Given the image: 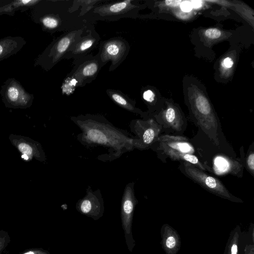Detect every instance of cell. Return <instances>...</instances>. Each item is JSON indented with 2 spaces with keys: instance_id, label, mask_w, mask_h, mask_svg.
Listing matches in <instances>:
<instances>
[{
  "instance_id": "6da1fadb",
  "label": "cell",
  "mask_w": 254,
  "mask_h": 254,
  "mask_svg": "<svg viewBox=\"0 0 254 254\" xmlns=\"http://www.w3.org/2000/svg\"><path fill=\"white\" fill-rule=\"evenodd\" d=\"M72 0H40L32 7V20L40 25L43 31L53 34L75 29H85L94 24L88 15L81 16L80 10L69 11Z\"/></svg>"
},
{
  "instance_id": "7a4b0ae2",
  "label": "cell",
  "mask_w": 254,
  "mask_h": 254,
  "mask_svg": "<svg viewBox=\"0 0 254 254\" xmlns=\"http://www.w3.org/2000/svg\"><path fill=\"white\" fill-rule=\"evenodd\" d=\"M85 29L70 30L63 32L62 35L54 39L35 59L34 66H39L46 71L51 70L62 60L64 59L66 54Z\"/></svg>"
},
{
  "instance_id": "3957f363",
  "label": "cell",
  "mask_w": 254,
  "mask_h": 254,
  "mask_svg": "<svg viewBox=\"0 0 254 254\" xmlns=\"http://www.w3.org/2000/svg\"><path fill=\"white\" fill-rule=\"evenodd\" d=\"M158 141L159 149L167 157L173 160L188 162L206 170L204 165L194 155V148L186 137L166 134L158 137Z\"/></svg>"
},
{
  "instance_id": "277c9868",
  "label": "cell",
  "mask_w": 254,
  "mask_h": 254,
  "mask_svg": "<svg viewBox=\"0 0 254 254\" xmlns=\"http://www.w3.org/2000/svg\"><path fill=\"white\" fill-rule=\"evenodd\" d=\"M140 8V5L135 0H110L95 6L88 15L94 23L99 20L115 21L124 18L138 17Z\"/></svg>"
},
{
  "instance_id": "5b68a950",
  "label": "cell",
  "mask_w": 254,
  "mask_h": 254,
  "mask_svg": "<svg viewBox=\"0 0 254 254\" xmlns=\"http://www.w3.org/2000/svg\"><path fill=\"white\" fill-rule=\"evenodd\" d=\"M179 169L187 177L208 191L232 202H243L242 199L232 195L219 180L207 174L195 166L182 162Z\"/></svg>"
},
{
  "instance_id": "8992f818",
  "label": "cell",
  "mask_w": 254,
  "mask_h": 254,
  "mask_svg": "<svg viewBox=\"0 0 254 254\" xmlns=\"http://www.w3.org/2000/svg\"><path fill=\"white\" fill-rule=\"evenodd\" d=\"M73 66L66 77L73 79L76 87H82L94 81L105 65L98 53L88 54L79 59L73 60Z\"/></svg>"
},
{
  "instance_id": "52a82bcc",
  "label": "cell",
  "mask_w": 254,
  "mask_h": 254,
  "mask_svg": "<svg viewBox=\"0 0 254 254\" xmlns=\"http://www.w3.org/2000/svg\"><path fill=\"white\" fill-rule=\"evenodd\" d=\"M130 49L129 44L125 39L116 36L102 41L98 53L104 65L111 62L109 70L113 71L125 60Z\"/></svg>"
},
{
  "instance_id": "ba28073f",
  "label": "cell",
  "mask_w": 254,
  "mask_h": 254,
  "mask_svg": "<svg viewBox=\"0 0 254 254\" xmlns=\"http://www.w3.org/2000/svg\"><path fill=\"white\" fill-rule=\"evenodd\" d=\"M0 93L4 103L12 107H27L32 102L33 94L28 92L14 78H9L1 86Z\"/></svg>"
},
{
  "instance_id": "9c48e42d",
  "label": "cell",
  "mask_w": 254,
  "mask_h": 254,
  "mask_svg": "<svg viewBox=\"0 0 254 254\" xmlns=\"http://www.w3.org/2000/svg\"><path fill=\"white\" fill-rule=\"evenodd\" d=\"M100 40L101 37L94 24L89 26L83 30L81 35L66 54L64 59L76 60L89 54Z\"/></svg>"
},
{
  "instance_id": "30bf717a",
  "label": "cell",
  "mask_w": 254,
  "mask_h": 254,
  "mask_svg": "<svg viewBox=\"0 0 254 254\" xmlns=\"http://www.w3.org/2000/svg\"><path fill=\"white\" fill-rule=\"evenodd\" d=\"M135 204L132 194L130 192L125 193L121 208V221L124 230L126 243L130 252H132L135 244L131 231Z\"/></svg>"
},
{
  "instance_id": "8fae6325",
  "label": "cell",
  "mask_w": 254,
  "mask_h": 254,
  "mask_svg": "<svg viewBox=\"0 0 254 254\" xmlns=\"http://www.w3.org/2000/svg\"><path fill=\"white\" fill-rule=\"evenodd\" d=\"M161 244L166 254H177L179 251L181 241L177 231L168 224H163L161 228Z\"/></svg>"
},
{
  "instance_id": "7c38bea8",
  "label": "cell",
  "mask_w": 254,
  "mask_h": 254,
  "mask_svg": "<svg viewBox=\"0 0 254 254\" xmlns=\"http://www.w3.org/2000/svg\"><path fill=\"white\" fill-rule=\"evenodd\" d=\"M21 36H8L0 39V61L17 54L26 44Z\"/></svg>"
},
{
  "instance_id": "4fadbf2b",
  "label": "cell",
  "mask_w": 254,
  "mask_h": 254,
  "mask_svg": "<svg viewBox=\"0 0 254 254\" xmlns=\"http://www.w3.org/2000/svg\"><path fill=\"white\" fill-rule=\"evenodd\" d=\"M40 0H15L0 7V15L5 14L13 16L15 12L20 10L25 11L37 4Z\"/></svg>"
},
{
  "instance_id": "5bb4252c",
  "label": "cell",
  "mask_w": 254,
  "mask_h": 254,
  "mask_svg": "<svg viewBox=\"0 0 254 254\" xmlns=\"http://www.w3.org/2000/svg\"><path fill=\"white\" fill-rule=\"evenodd\" d=\"M106 92L111 100L120 106L130 111H137L134 107V101L121 91L107 89Z\"/></svg>"
},
{
  "instance_id": "9a60e30c",
  "label": "cell",
  "mask_w": 254,
  "mask_h": 254,
  "mask_svg": "<svg viewBox=\"0 0 254 254\" xmlns=\"http://www.w3.org/2000/svg\"><path fill=\"white\" fill-rule=\"evenodd\" d=\"M109 1L110 0H73L69 11L73 13L79 10L80 16H86L95 6Z\"/></svg>"
},
{
  "instance_id": "2e32d148",
  "label": "cell",
  "mask_w": 254,
  "mask_h": 254,
  "mask_svg": "<svg viewBox=\"0 0 254 254\" xmlns=\"http://www.w3.org/2000/svg\"><path fill=\"white\" fill-rule=\"evenodd\" d=\"M79 211L82 214L97 220L103 215V210L100 205L93 202L90 199H83L79 205Z\"/></svg>"
},
{
  "instance_id": "e0dca14e",
  "label": "cell",
  "mask_w": 254,
  "mask_h": 254,
  "mask_svg": "<svg viewBox=\"0 0 254 254\" xmlns=\"http://www.w3.org/2000/svg\"><path fill=\"white\" fill-rule=\"evenodd\" d=\"M163 119L165 124L172 129L178 131L182 129L183 125L182 120L174 108L169 107L167 109Z\"/></svg>"
},
{
  "instance_id": "ac0fdd59",
  "label": "cell",
  "mask_w": 254,
  "mask_h": 254,
  "mask_svg": "<svg viewBox=\"0 0 254 254\" xmlns=\"http://www.w3.org/2000/svg\"><path fill=\"white\" fill-rule=\"evenodd\" d=\"M160 128L156 124H153L152 126L147 127L143 132L142 139L146 145L150 144L155 139L158 137Z\"/></svg>"
},
{
  "instance_id": "d6986e66",
  "label": "cell",
  "mask_w": 254,
  "mask_h": 254,
  "mask_svg": "<svg viewBox=\"0 0 254 254\" xmlns=\"http://www.w3.org/2000/svg\"><path fill=\"white\" fill-rule=\"evenodd\" d=\"M239 237V234L236 228L230 235L227 244V254H238Z\"/></svg>"
},
{
  "instance_id": "ffe728a7",
  "label": "cell",
  "mask_w": 254,
  "mask_h": 254,
  "mask_svg": "<svg viewBox=\"0 0 254 254\" xmlns=\"http://www.w3.org/2000/svg\"><path fill=\"white\" fill-rule=\"evenodd\" d=\"M10 242V238L8 233L4 230H0V254L7 247Z\"/></svg>"
},
{
  "instance_id": "44dd1931",
  "label": "cell",
  "mask_w": 254,
  "mask_h": 254,
  "mask_svg": "<svg viewBox=\"0 0 254 254\" xmlns=\"http://www.w3.org/2000/svg\"><path fill=\"white\" fill-rule=\"evenodd\" d=\"M205 35L208 38L215 39L221 36V32L217 28H209L205 31Z\"/></svg>"
},
{
  "instance_id": "7402d4cb",
  "label": "cell",
  "mask_w": 254,
  "mask_h": 254,
  "mask_svg": "<svg viewBox=\"0 0 254 254\" xmlns=\"http://www.w3.org/2000/svg\"><path fill=\"white\" fill-rule=\"evenodd\" d=\"M247 166L250 172L254 176V153L251 152L247 158Z\"/></svg>"
},
{
  "instance_id": "603a6c76",
  "label": "cell",
  "mask_w": 254,
  "mask_h": 254,
  "mask_svg": "<svg viewBox=\"0 0 254 254\" xmlns=\"http://www.w3.org/2000/svg\"><path fill=\"white\" fill-rule=\"evenodd\" d=\"M19 254H50V253L42 248H33L26 250Z\"/></svg>"
},
{
  "instance_id": "cb8c5ba5",
  "label": "cell",
  "mask_w": 254,
  "mask_h": 254,
  "mask_svg": "<svg viewBox=\"0 0 254 254\" xmlns=\"http://www.w3.org/2000/svg\"><path fill=\"white\" fill-rule=\"evenodd\" d=\"M143 99L148 103H152L155 99V95L150 89L144 90L142 94Z\"/></svg>"
},
{
  "instance_id": "d4e9b609",
  "label": "cell",
  "mask_w": 254,
  "mask_h": 254,
  "mask_svg": "<svg viewBox=\"0 0 254 254\" xmlns=\"http://www.w3.org/2000/svg\"><path fill=\"white\" fill-rule=\"evenodd\" d=\"M18 149L23 154L31 155L32 153V148L28 144L21 143L18 145Z\"/></svg>"
},
{
  "instance_id": "484cf974",
  "label": "cell",
  "mask_w": 254,
  "mask_h": 254,
  "mask_svg": "<svg viewBox=\"0 0 254 254\" xmlns=\"http://www.w3.org/2000/svg\"><path fill=\"white\" fill-rule=\"evenodd\" d=\"M180 7L181 9L185 12H189L192 8L191 2L188 1L182 2L181 3Z\"/></svg>"
},
{
  "instance_id": "4316f807",
  "label": "cell",
  "mask_w": 254,
  "mask_h": 254,
  "mask_svg": "<svg viewBox=\"0 0 254 254\" xmlns=\"http://www.w3.org/2000/svg\"><path fill=\"white\" fill-rule=\"evenodd\" d=\"M244 254H254V245H246L244 248Z\"/></svg>"
},
{
  "instance_id": "83f0119b",
  "label": "cell",
  "mask_w": 254,
  "mask_h": 254,
  "mask_svg": "<svg viewBox=\"0 0 254 254\" xmlns=\"http://www.w3.org/2000/svg\"><path fill=\"white\" fill-rule=\"evenodd\" d=\"M233 64L234 63L233 60L229 57L225 58L223 61L224 65L227 68L231 67L233 66Z\"/></svg>"
},
{
  "instance_id": "f1b7e54d",
  "label": "cell",
  "mask_w": 254,
  "mask_h": 254,
  "mask_svg": "<svg viewBox=\"0 0 254 254\" xmlns=\"http://www.w3.org/2000/svg\"><path fill=\"white\" fill-rule=\"evenodd\" d=\"M166 3L167 5H170L173 6H176L180 4L181 1L179 0H166Z\"/></svg>"
},
{
  "instance_id": "f546056e",
  "label": "cell",
  "mask_w": 254,
  "mask_h": 254,
  "mask_svg": "<svg viewBox=\"0 0 254 254\" xmlns=\"http://www.w3.org/2000/svg\"><path fill=\"white\" fill-rule=\"evenodd\" d=\"M192 7L197 8L201 6V1L198 0L192 1L191 2Z\"/></svg>"
},
{
  "instance_id": "4dcf8cb0",
  "label": "cell",
  "mask_w": 254,
  "mask_h": 254,
  "mask_svg": "<svg viewBox=\"0 0 254 254\" xmlns=\"http://www.w3.org/2000/svg\"><path fill=\"white\" fill-rule=\"evenodd\" d=\"M252 241L253 243H254V226H253H253H252Z\"/></svg>"
},
{
  "instance_id": "1f68e13d",
  "label": "cell",
  "mask_w": 254,
  "mask_h": 254,
  "mask_svg": "<svg viewBox=\"0 0 254 254\" xmlns=\"http://www.w3.org/2000/svg\"><path fill=\"white\" fill-rule=\"evenodd\" d=\"M22 157L23 158H24V159L25 160H27L28 159V155H26V154H23L22 156Z\"/></svg>"
}]
</instances>
